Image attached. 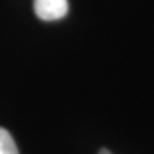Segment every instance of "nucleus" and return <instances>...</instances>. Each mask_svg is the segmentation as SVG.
<instances>
[{
	"mask_svg": "<svg viewBox=\"0 0 154 154\" xmlns=\"http://www.w3.org/2000/svg\"><path fill=\"white\" fill-rule=\"evenodd\" d=\"M67 0H34V11L44 22L60 20L67 14Z\"/></svg>",
	"mask_w": 154,
	"mask_h": 154,
	"instance_id": "1",
	"label": "nucleus"
},
{
	"mask_svg": "<svg viewBox=\"0 0 154 154\" xmlns=\"http://www.w3.org/2000/svg\"><path fill=\"white\" fill-rule=\"evenodd\" d=\"M0 154H19L11 134L3 127H0Z\"/></svg>",
	"mask_w": 154,
	"mask_h": 154,
	"instance_id": "2",
	"label": "nucleus"
},
{
	"mask_svg": "<svg viewBox=\"0 0 154 154\" xmlns=\"http://www.w3.org/2000/svg\"><path fill=\"white\" fill-rule=\"evenodd\" d=\"M99 154H110V153H109V150L103 149V150H100V153H99Z\"/></svg>",
	"mask_w": 154,
	"mask_h": 154,
	"instance_id": "3",
	"label": "nucleus"
}]
</instances>
